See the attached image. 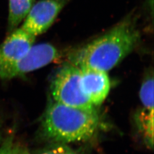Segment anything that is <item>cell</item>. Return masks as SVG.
<instances>
[{
    "mask_svg": "<svg viewBox=\"0 0 154 154\" xmlns=\"http://www.w3.org/2000/svg\"><path fill=\"white\" fill-rule=\"evenodd\" d=\"M140 34L131 17L94 39L70 56V63L79 68L107 72L118 65L138 44Z\"/></svg>",
    "mask_w": 154,
    "mask_h": 154,
    "instance_id": "obj_1",
    "label": "cell"
},
{
    "mask_svg": "<svg viewBox=\"0 0 154 154\" xmlns=\"http://www.w3.org/2000/svg\"><path fill=\"white\" fill-rule=\"evenodd\" d=\"M34 0H9L8 30L11 32L25 18Z\"/></svg>",
    "mask_w": 154,
    "mask_h": 154,
    "instance_id": "obj_8",
    "label": "cell"
},
{
    "mask_svg": "<svg viewBox=\"0 0 154 154\" xmlns=\"http://www.w3.org/2000/svg\"><path fill=\"white\" fill-rule=\"evenodd\" d=\"M35 37L22 28L16 29L0 47V54L6 60L14 62L26 55L32 48Z\"/></svg>",
    "mask_w": 154,
    "mask_h": 154,
    "instance_id": "obj_7",
    "label": "cell"
},
{
    "mask_svg": "<svg viewBox=\"0 0 154 154\" xmlns=\"http://www.w3.org/2000/svg\"><path fill=\"white\" fill-rule=\"evenodd\" d=\"M0 154H31L21 144L17 143L13 133L5 138L0 147Z\"/></svg>",
    "mask_w": 154,
    "mask_h": 154,
    "instance_id": "obj_11",
    "label": "cell"
},
{
    "mask_svg": "<svg viewBox=\"0 0 154 154\" xmlns=\"http://www.w3.org/2000/svg\"><path fill=\"white\" fill-rule=\"evenodd\" d=\"M0 129H1V121H0Z\"/></svg>",
    "mask_w": 154,
    "mask_h": 154,
    "instance_id": "obj_14",
    "label": "cell"
},
{
    "mask_svg": "<svg viewBox=\"0 0 154 154\" xmlns=\"http://www.w3.org/2000/svg\"><path fill=\"white\" fill-rule=\"evenodd\" d=\"M71 149L66 144L51 143L49 146L39 149L34 154H66Z\"/></svg>",
    "mask_w": 154,
    "mask_h": 154,
    "instance_id": "obj_12",
    "label": "cell"
},
{
    "mask_svg": "<svg viewBox=\"0 0 154 154\" xmlns=\"http://www.w3.org/2000/svg\"><path fill=\"white\" fill-rule=\"evenodd\" d=\"M99 127L96 111L71 107L54 101L48 106L41 122L43 135L51 143L88 140L96 135Z\"/></svg>",
    "mask_w": 154,
    "mask_h": 154,
    "instance_id": "obj_2",
    "label": "cell"
},
{
    "mask_svg": "<svg viewBox=\"0 0 154 154\" xmlns=\"http://www.w3.org/2000/svg\"><path fill=\"white\" fill-rule=\"evenodd\" d=\"M50 89L54 102L79 109L95 111L83 90L81 69L72 63H67L58 70Z\"/></svg>",
    "mask_w": 154,
    "mask_h": 154,
    "instance_id": "obj_3",
    "label": "cell"
},
{
    "mask_svg": "<svg viewBox=\"0 0 154 154\" xmlns=\"http://www.w3.org/2000/svg\"><path fill=\"white\" fill-rule=\"evenodd\" d=\"M140 98L145 109L154 110V79L148 77L143 82L140 90Z\"/></svg>",
    "mask_w": 154,
    "mask_h": 154,
    "instance_id": "obj_10",
    "label": "cell"
},
{
    "mask_svg": "<svg viewBox=\"0 0 154 154\" xmlns=\"http://www.w3.org/2000/svg\"><path fill=\"white\" fill-rule=\"evenodd\" d=\"M60 52L53 45L44 43L33 45L20 60L12 62L0 54V78L11 79L42 68L56 60Z\"/></svg>",
    "mask_w": 154,
    "mask_h": 154,
    "instance_id": "obj_4",
    "label": "cell"
},
{
    "mask_svg": "<svg viewBox=\"0 0 154 154\" xmlns=\"http://www.w3.org/2000/svg\"><path fill=\"white\" fill-rule=\"evenodd\" d=\"M66 3V0H41L34 4L21 28L36 37L51 26Z\"/></svg>",
    "mask_w": 154,
    "mask_h": 154,
    "instance_id": "obj_5",
    "label": "cell"
},
{
    "mask_svg": "<svg viewBox=\"0 0 154 154\" xmlns=\"http://www.w3.org/2000/svg\"><path fill=\"white\" fill-rule=\"evenodd\" d=\"M138 128L145 140V142L150 148L154 144V110L144 109L137 118Z\"/></svg>",
    "mask_w": 154,
    "mask_h": 154,
    "instance_id": "obj_9",
    "label": "cell"
},
{
    "mask_svg": "<svg viewBox=\"0 0 154 154\" xmlns=\"http://www.w3.org/2000/svg\"><path fill=\"white\" fill-rule=\"evenodd\" d=\"M66 154H81L77 152H75V151H73L72 149H71L68 153H67Z\"/></svg>",
    "mask_w": 154,
    "mask_h": 154,
    "instance_id": "obj_13",
    "label": "cell"
},
{
    "mask_svg": "<svg viewBox=\"0 0 154 154\" xmlns=\"http://www.w3.org/2000/svg\"><path fill=\"white\" fill-rule=\"evenodd\" d=\"M83 90L88 100L97 106L107 98L110 89V79L107 72L91 68H81Z\"/></svg>",
    "mask_w": 154,
    "mask_h": 154,
    "instance_id": "obj_6",
    "label": "cell"
}]
</instances>
